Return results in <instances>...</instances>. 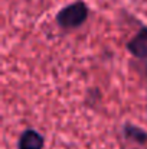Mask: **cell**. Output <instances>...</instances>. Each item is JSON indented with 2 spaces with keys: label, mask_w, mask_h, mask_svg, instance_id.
Here are the masks:
<instances>
[{
  "label": "cell",
  "mask_w": 147,
  "mask_h": 149,
  "mask_svg": "<svg viewBox=\"0 0 147 149\" xmlns=\"http://www.w3.org/2000/svg\"><path fill=\"white\" fill-rule=\"evenodd\" d=\"M90 16V7L84 0H77L65 7H62L56 13V23L63 31H74L81 28Z\"/></svg>",
  "instance_id": "6da1fadb"
},
{
  "label": "cell",
  "mask_w": 147,
  "mask_h": 149,
  "mask_svg": "<svg viewBox=\"0 0 147 149\" xmlns=\"http://www.w3.org/2000/svg\"><path fill=\"white\" fill-rule=\"evenodd\" d=\"M127 51L139 61L144 64V70L147 68V26H141L139 32L127 42Z\"/></svg>",
  "instance_id": "7a4b0ae2"
},
{
  "label": "cell",
  "mask_w": 147,
  "mask_h": 149,
  "mask_svg": "<svg viewBox=\"0 0 147 149\" xmlns=\"http://www.w3.org/2000/svg\"><path fill=\"white\" fill-rule=\"evenodd\" d=\"M45 136L36 129H26L20 133L17 141V149H43Z\"/></svg>",
  "instance_id": "3957f363"
},
{
  "label": "cell",
  "mask_w": 147,
  "mask_h": 149,
  "mask_svg": "<svg viewBox=\"0 0 147 149\" xmlns=\"http://www.w3.org/2000/svg\"><path fill=\"white\" fill-rule=\"evenodd\" d=\"M123 136L126 141L133 142L139 146H147V132L137 125H133L130 122L124 123L123 125Z\"/></svg>",
  "instance_id": "277c9868"
},
{
  "label": "cell",
  "mask_w": 147,
  "mask_h": 149,
  "mask_svg": "<svg viewBox=\"0 0 147 149\" xmlns=\"http://www.w3.org/2000/svg\"><path fill=\"white\" fill-rule=\"evenodd\" d=\"M144 74H146V77H147V68H146V71H144Z\"/></svg>",
  "instance_id": "5b68a950"
}]
</instances>
